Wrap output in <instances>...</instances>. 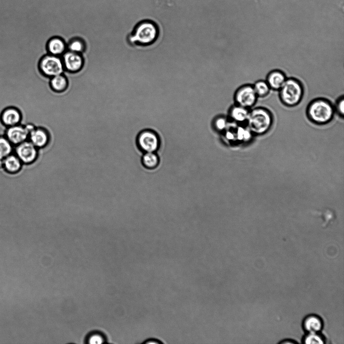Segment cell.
<instances>
[{"label":"cell","mask_w":344,"mask_h":344,"mask_svg":"<svg viewBox=\"0 0 344 344\" xmlns=\"http://www.w3.org/2000/svg\"><path fill=\"white\" fill-rule=\"evenodd\" d=\"M334 106L327 99L317 98L308 105L306 114L308 119L317 124H325L330 122L334 115Z\"/></svg>","instance_id":"cell-1"},{"label":"cell","mask_w":344,"mask_h":344,"mask_svg":"<svg viewBox=\"0 0 344 344\" xmlns=\"http://www.w3.org/2000/svg\"><path fill=\"white\" fill-rule=\"evenodd\" d=\"M273 121L272 114L268 109L257 107L250 109L246 123L252 133L260 134L270 129Z\"/></svg>","instance_id":"cell-2"},{"label":"cell","mask_w":344,"mask_h":344,"mask_svg":"<svg viewBox=\"0 0 344 344\" xmlns=\"http://www.w3.org/2000/svg\"><path fill=\"white\" fill-rule=\"evenodd\" d=\"M158 35L157 26L150 20H140L128 37L132 45L143 46L153 43Z\"/></svg>","instance_id":"cell-3"},{"label":"cell","mask_w":344,"mask_h":344,"mask_svg":"<svg viewBox=\"0 0 344 344\" xmlns=\"http://www.w3.org/2000/svg\"><path fill=\"white\" fill-rule=\"evenodd\" d=\"M279 91V98L285 106L293 107L302 101L304 90L302 84L297 79L287 78Z\"/></svg>","instance_id":"cell-4"},{"label":"cell","mask_w":344,"mask_h":344,"mask_svg":"<svg viewBox=\"0 0 344 344\" xmlns=\"http://www.w3.org/2000/svg\"><path fill=\"white\" fill-rule=\"evenodd\" d=\"M39 68L42 73L49 78L63 74L65 70L61 57L50 54L41 58Z\"/></svg>","instance_id":"cell-5"},{"label":"cell","mask_w":344,"mask_h":344,"mask_svg":"<svg viewBox=\"0 0 344 344\" xmlns=\"http://www.w3.org/2000/svg\"><path fill=\"white\" fill-rule=\"evenodd\" d=\"M14 153L24 165L33 164L39 156V149L29 140L15 146Z\"/></svg>","instance_id":"cell-6"},{"label":"cell","mask_w":344,"mask_h":344,"mask_svg":"<svg viewBox=\"0 0 344 344\" xmlns=\"http://www.w3.org/2000/svg\"><path fill=\"white\" fill-rule=\"evenodd\" d=\"M258 97L253 86L250 84L240 87L235 94L236 105L250 109L255 105Z\"/></svg>","instance_id":"cell-7"},{"label":"cell","mask_w":344,"mask_h":344,"mask_svg":"<svg viewBox=\"0 0 344 344\" xmlns=\"http://www.w3.org/2000/svg\"><path fill=\"white\" fill-rule=\"evenodd\" d=\"M137 143L144 151L154 152L159 146V140L157 134L151 130H143L138 134Z\"/></svg>","instance_id":"cell-8"},{"label":"cell","mask_w":344,"mask_h":344,"mask_svg":"<svg viewBox=\"0 0 344 344\" xmlns=\"http://www.w3.org/2000/svg\"><path fill=\"white\" fill-rule=\"evenodd\" d=\"M4 135L15 147L28 140L29 132L24 125L19 124L7 127Z\"/></svg>","instance_id":"cell-9"},{"label":"cell","mask_w":344,"mask_h":344,"mask_svg":"<svg viewBox=\"0 0 344 344\" xmlns=\"http://www.w3.org/2000/svg\"><path fill=\"white\" fill-rule=\"evenodd\" d=\"M61 57L65 70L76 73L82 68L84 61L81 54L66 50Z\"/></svg>","instance_id":"cell-10"},{"label":"cell","mask_w":344,"mask_h":344,"mask_svg":"<svg viewBox=\"0 0 344 344\" xmlns=\"http://www.w3.org/2000/svg\"><path fill=\"white\" fill-rule=\"evenodd\" d=\"M28 140L39 150L49 145L51 137L47 130L36 127L30 132Z\"/></svg>","instance_id":"cell-11"},{"label":"cell","mask_w":344,"mask_h":344,"mask_svg":"<svg viewBox=\"0 0 344 344\" xmlns=\"http://www.w3.org/2000/svg\"><path fill=\"white\" fill-rule=\"evenodd\" d=\"M0 118L2 124L8 127L20 124L22 116L18 109L14 107H8L2 111Z\"/></svg>","instance_id":"cell-12"},{"label":"cell","mask_w":344,"mask_h":344,"mask_svg":"<svg viewBox=\"0 0 344 344\" xmlns=\"http://www.w3.org/2000/svg\"><path fill=\"white\" fill-rule=\"evenodd\" d=\"M302 327L307 333H319L323 327V322L318 315L310 314L304 318Z\"/></svg>","instance_id":"cell-13"},{"label":"cell","mask_w":344,"mask_h":344,"mask_svg":"<svg viewBox=\"0 0 344 344\" xmlns=\"http://www.w3.org/2000/svg\"><path fill=\"white\" fill-rule=\"evenodd\" d=\"M23 165L19 158L13 153L4 158L2 170L7 174L15 175L22 170Z\"/></svg>","instance_id":"cell-14"},{"label":"cell","mask_w":344,"mask_h":344,"mask_svg":"<svg viewBox=\"0 0 344 344\" xmlns=\"http://www.w3.org/2000/svg\"><path fill=\"white\" fill-rule=\"evenodd\" d=\"M287 79L284 72L280 70L270 72L266 78V82L271 90L279 91Z\"/></svg>","instance_id":"cell-15"},{"label":"cell","mask_w":344,"mask_h":344,"mask_svg":"<svg viewBox=\"0 0 344 344\" xmlns=\"http://www.w3.org/2000/svg\"><path fill=\"white\" fill-rule=\"evenodd\" d=\"M47 50L49 54L61 56L66 50V45L59 37H53L47 43Z\"/></svg>","instance_id":"cell-16"},{"label":"cell","mask_w":344,"mask_h":344,"mask_svg":"<svg viewBox=\"0 0 344 344\" xmlns=\"http://www.w3.org/2000/svg\"><path fill=\"white\" fill-rule=\"evenodd\" d=\"M250 109L236 105L231 108L230 115L233 120L237 123H246Z\"/></svg>","instance_id":"cell-17"},{"label":"cell","mask_w":344,"mask_h":344,"mask_svg":"<svg viewBox=\"0 0 344 344\" xmlns=\"http://www.w3.org/2000/svg\"><path fill=\"white\" fill-rule=\"evenodd\" d=\"M50 84L51 88L57 92L64 91L68 85L66 78L63 74L50 78Z\"/></svg>","instance_id":"cell-18"},{"label":"cell","mask_w":344,"mask_h":344,"mask_svg":"<svg viewBox=\"0 0 344 344\" xmlns=\"http://www.w3.org/2000/svg\"><path fill=\"white\" fill-rule=\"evenodd\" d=\"M14 147L4 134H0V158L4 159L14 153Z\"/></svg>","instance_id":"cell-19"},{"label":"cell","mask_w":344,"mask_h":344,"mask_svg":"<svg viewBox=\"0 0 344 344\" xmlns=\"http://www.w3.org/2000/svg\"><path fill=\"white\" fill-rule=\"evenodd\" d=\"M252 86L258 98L267 96L271 90L265 80H258Z\"/></svg>","instance_id":"cell-20"},{"label":"cell","mask_w":344,"mask_h":344,"mask_svg":"<svg viewBox=\"0 0 344 344\" xmlns=\"http://www.w3.org/2000/svg\"><path fill=\"white\" fill-rule=\"evenodd\" d=\"M86 49V45L84 42L79 38H75L72 40L66 45V49L75 53L82 54Z\"/></svg>","instance_id":"cell-21"},{"label":"cell","mask_w":344,"mask_h":344,"mask_svg":"<svg viewBox=\"0 0 344 344\" xmlns=\"http://www.w3.org/2000/svg\"><path fill=\"white\" fill-rule=\"evenodd\" d=\"M143 165L148 168H154L159 164V158L154 152H147L143 157Z\"/></svg>","instance_id":"cell-22"},{"label":"cell","mask_w":344,"mask_h":344,"mask_svg":"<svg viewBox=\"0 0 344 344\" xmlns=\"http://www.w3.org/2000/svg\"><path fill=\"white\" fill-rule=\"evenodd\" d=\"M303 343H324L325 339L319 333H307L303 338Z\"/></svg>","instance_id":"cell-23"},{"label":"cell","mask_w":344,"mask_h":344,"mask_svg":"<svg viewBox=\"0 0 344 344\" xmlns=\"http://www.w3.org/2000/svg\"><path fill=\"white\" fill-rule=\"evenodd\" d=\"M334 109L335 111L342 118L344 115V99L343 96L337 100Z\"/></svg>","instance_id":"cell-24"},{"label":"cell","mask_w":344,"mask_h":344,"mask_svg":"<svg viewBox=\"0 0 344 344\" xmlns=\"http://www.w3.org/2000/svg\"><path fill=\"white\" fill-rule=\"evenodd\" d=\"M216 126L219 130H223L227 126V121L223 118H218L216 121Z\"/></svg>","instance_id":"cell-25"},{"label":"cell","mask_w":344,"mask_h":344,"mask_svg":"<svg viewBox=\"0 0 344 344\" xmlns=\"http://www.w3.org/2000/svg\"><path fill=\"white\" fill-rule=\"evenodd\" d=\"M89 342L92 344H100L103 342V339L100 335L95 334L90 338Z\"/></svg>","instance_id":"cell-26"},{"label":"cell","mask_w":344,"mask_h":344,"mask_svg":"<svg viewBox=\"0 0 344 344\" xmlns=\"http://www.w3.org/2000/svg\"><path fill=\"white\" fill-rule=\"evenodd\" d=\"M226 137L229 140H232L234 138V134L231 131L226 133Z\"/></svg>","instance_id":"cell-27"},{"label":"cell","mask_w":344,"mask_h":344,"mask_svg":"<svg viewBox=\"0 0 344 344\" xmlns=\"http://www.w3.org/2000/svg\"><path fill=\"white\" fill-rule=\"evenodd\" d=\"M3 159H3V158H0V169H3Z\"/></svg>","instance_id":"cell-28"}]
</instances>
